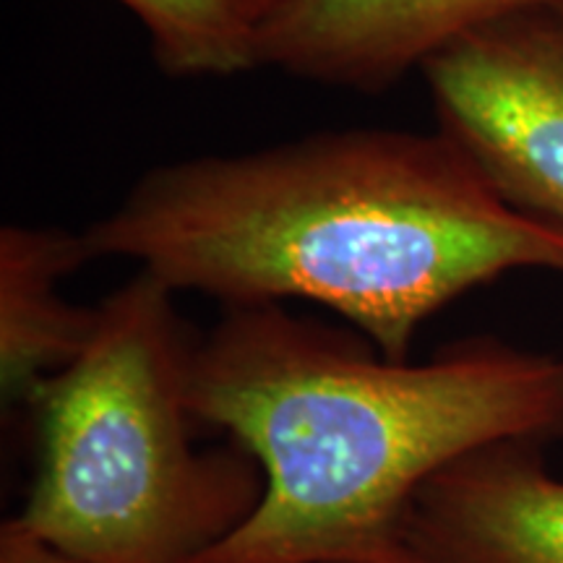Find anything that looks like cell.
Instances as JSON below:
<instances>
[{
    "instance_id": "obj_1",
    "label": "cell",
    "mask_w": 563,
    "mask_h": 563,
    "mask_svg": "<svg viewBox=\"0 0 563 563\" xmlns=\"http://www.w3.org/2000/svg\"><path fill=\"white\" fill-rule=\"evenodd\" d=\"M224 308L311 300L389 361L449 302L519 269L563 272V230L514 209L446 133L350 129L152 167L81 232Z\"/></svg>"
},
{
    "instance_id": "obj_2",
    "label": "cell",
    "mask_w": 563,
    "mask_h": 563,
    "mask_svg": "<svg viewBox=\"0 0 563 563\" xmlns=\"http://www.w3.org/2000/svg\"><path fill=\"white\" fill-rule=\"evenodd\" d=\"M188 405L264 473L251 517L199 563H412L407 514L433 475L498 443L563 439V361L493 336L389 361L258 302L199 336Z\"/></svg>"
},
{
    "instance_id": "obj_3",
    "label": "cell",
    "mask_w": 563,
    "mask_h": 563,
    "mask_svg": "<svg viewBox=\"0 0 563 563\" xmlns=\"http://www.w3.org/2000/svg\"><path fill=\"white\" fill-rule=\"evenodd\" d=\"M175 290L136 272L100 302L79 357L30 394L34 467L16 519L89 563H199L251 517L264 473L245 449L194 446L199 336Z\"/></svg>"
},
{
    "instance_id": "obj_4",
    "label": "cell",
    "mask_w": 563,
    "mask_h": 563,
    "mask_svg": "<svg viewBox=\"0 0 563 563\" xmlns=\"http://www.w3.org/2000/svg\"><path fill=\"white\" fill-rule=\"evenodd\" d=\"M420 76L439 131L514 209L563 230V5L464 34Z\"/></svg>"
},
{
    "instance_id": "obj_5",
    "label": "cell",
    "mask_w": 563,
    "mask_h": 563,
    "mask_svg": "<svg viewBox=\"0 0 563 563\" xmlns=\"http://www.w3.org/2000/svg\"><path fill=\"white\" fill-rule=\"evenodd\" d=\"M563 0H279L256 24L258 66L386 91L464 34Z\"/></svg>"
},
{
    "instance_id": "obj_6",
    "label": "cell",
    "mask_w": 563,
    "mask_h": 563,
    "mask_svg": "<svg viewBox=\"0 0 563 563\" xmlns=\"http://www.w3.org/2000/svg\"><path fill=\"white\" fill-rule=\"evenodd\" d=\"M543 449L498 443L433 475L407 514L412 563H563V481Z\"/></svg>"
},
{
    "instance_id": "obj_7",
    "label": "cell",
    "mask_w": 563,
    "mask_h": 563,
    "mask_svg": "<svg viewBox=\"0 0 563 563\" xmlns=\"http://www.w3.org/2000/svg\"><path fill=\"white\" fill-rule=\"evenodd\" d=\"M89 258L81 232L42 224L0 230V391L24 407L30 394L76 361L95 334L100 306H74L60 285Z\"/></svg>"
},
{
    "instance_id": "obj_8",
    "label": "cell",
    "mask_w": 563,
    "mask_h": 563,
    "mask_svg": "<svg viewBox=\"0 0 563 563\" xmlns=\"http://www.w3.org/2000/svg\"><path fill=\"white\" fill-rule=\"evenodd\" d=\"M144 24L154 63L170 76H235L258 68L256 26L235 0H118Z\"/></svg>"
},
{
    "instance_id": "obj_9",
    "label": "cell",
    "mask_w": 563,
    "mask_h": 563,
    "mask_svg": "<svg viewBox=\"0 0 563 563\" xmlns=\"http://www.w3.org/2000/svg\"><path fill=\"white\" fill-rule=\"evenodd\" d=\"M0 563H89L53 548L32 534L16 517L0 527Z\"/></svg>"
}]
</instances>
